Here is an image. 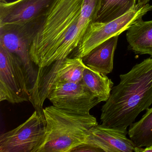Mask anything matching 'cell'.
Listing matches in <instances>:
<instances>
[{
	"instance_id": "20",
	"label": "cell",
	"mask_w": 152,
	"mask_h": 152,
	"mask_svg": "<svg viewBox=\"0 0 152 152\" xmlns=\"http://www.w3.org/2000/svg\"><path fill=\"white\" fill-rule=\"evenodd\" d=\"M0 1H1V2H7L6 0H0Z\"/></svg>"
},
{
	"instance_id": "10",
	"label": "cell",
	"mask_w": 152,
	"mask_h": 152,
	"mask_svg": "<svg viewBox=\"0 0 152 152\" xmlns=\"http://www.w3.org/2000/svg\"><path fill=\"white\" fill-rule=\"evenodd\" d=\"M55 0L0 2V25L28 23L44 17Z\"/></svg>"
},
{
	"instance_id": "1",
	"label": "cell",
	"mask_w": 152,
	"mask_h": 152,
	"mask_svg": "<svg viewBox=\"0 0 152 152\" xmlns=\"http://www.w3.org/2000/svg\"><path fill=\"white\" fill-rule=\"evenodd\" d=\"M84 0H55L44 16L30 48L39 68L68 57L78 47L91 22L81 16Z\"/></svg>"
},
{
	"instance_id": "15",
	"label": "cell",
	"mask_w": 152,
	"mask_h": 152,
	"mask_svg": "<svg viewBox=\"0 0 152 152\" xmlns=\"http://www.w3.org/2000/svg\"><path fill=\"white\" fill-rule=\"evenodd\" d=\"M137 0H99L95 22L107 23L129 12L136 6Z\"/></svg>"
},
{
	"instance_id": "12",
	"label": "cell",
	"mask_w": 152,
	"mask_h": 152,
	"mask_svg": "<svg viewBox=\"0 0 152 152\" xmlns=\"http://www.w3.org/2000/svg\"><path fill=\"white\" fill-rule=\"evenodd\" d=\"M119 35L113 36L94 48L83 58V63L90 69L107 75L113 71V58Z\"/></svg>"
},
{
	"instance_id": "14",
	"label": "cell",
	"mask_w": 152,
	"mask_h": 152,
	"mask_svg": "<svg viewBox=\"0 0 152 152\" xmlns=\"http://www.w3.org/2000/svg\"><path fill=\"white\" fill-rule=\"evenodd\" d=\"M81 83L100 102H106L108 99L113 85V83L106 75L87 66L83 70Z\"/></svg>"
},
{
	"instance_id": "17",
	"label": "cell",
	"mask_w": 152,
	"mask_h": 152,
	"mask_svg": "<svg viewBox=\"0 0 152 152\" xmlns=\"http://www.w3.org/2000/svg\"><path fill=\"white\" fill-rule=\"evenodd\" d=\"M102 152V150L99 148H97L95 147L92 146L88 144H83L75 148L72 151V152Z\"/></svg>"
},
{
	"instance_id": "4",
	"label": "cell",
	"mask_w": 152,
	"mask_h": 152,
	"mask_svg": "<svg viewBox=\"0 0 152 152\" xmlns=\"http://www.w3.org/2000/svg\"><path fill=\"white\" fill-rule=\"evenodd\" d=\"M87 66L83 59L74 57L58 60L39 68L34 84L29 90V101L35 110L43 113V105L51 91L59 83H80Z\"/></svg>"
},
{
	"instance_id": "9",
	"label": "cell",
	"mask_w": 152,
	"mask_h": 152,
	"mask_svg": "<svg viewBox=\"0 0 152 152\" xmlns=\"http://www.w3.org/2000/svg\"><path fill=\"white\" fill-rule=\"evenodd\" d=\"M48 99L56 107L81 115L90 114L91 109L101 102L81 82L59 83L51 91Z\"/></svg>"
},
{
	"instance_id": "13",
	"label": "cell",
	"mask_w": 152,
	"mask_h": 152,
	"mask_svg": "<svg viewBox=\"0 0 152 152\" xmlns=\"http://www.w3.org/2000/svg\"><path fill=\"white\" fill-rule=\"evenodd\" d=\"M129 48L136 54H148L152 57V20H141L127 30Z\"/></svg>"
},
{
	"instance_id": "3",
	"label": "cell",
	"mask_w": 152,
	"mask_h": 152,
	"mask_svg": "<svg viewBox=\"0 0 152 152\" xmlns=\"http://www.w3.org/2000/svg\"><path fill=\"white\" fill-rule=\"evenodd\" d=\"M46 134L36 152H72L86 144L91 128L97 125L90 114L81 115L54 106L43 109Z\"/></svg>"
},
{
	"instance_id": "19",
	"label": "cell",
	"mask_w": 152,
	"mask_h": 152,
	"mask_svg": "<svg viewBox=\"0 0 152 152\" xmlns=\"http://www.w3.org/2000/svg\"><path fill=\"white\" fill-rule=\"evenodd\" d=\"M150 0H137V4L140 5H145L148 4Z\"/></svg>"
},
{
	"instance_id": "2",
	"label": "cell",
	"mask_w": 152,
	"mask_h": 152,
	"mask_svg": "<svg viewBox=\"0 0 152 152\" xmlns=\"http://www.w3.org/2000/svg\"><path fill=\"white\" fill-rule=\"evenodd\" d=\"M120 83L113 87L101 108V124L127 132L136 117L152 104V58L134 66L120 75Z\"/></svg>"
},
{
	"instance_id": "7",
	"label": "cell",
	"mask_w": 152,
	"mask_h": 152,
	"mask_svg": "<svg viewBox=\"0 0 152 152\" xmlns=\"http://www.w3.org/2000/svg\"><path fill=\"white\" fill-rule=\"evenodd\" d=\"M44 18L24 23L0 25V45L22 60L28 73L30 88L34 84L38 74L31 59L30 48Z\"/></svg>"
},
{
	"instance_id": "5",
	"label": "cell",
	"mask_w": 152,
	"mask_h": 152,
	"mask_svg": "<svg viewBox=\"0 0 152 152\" xmlns=\"http://www.w3.org/2000/svg\"><path fill=\"white\" fill-rule=\"evenodd\" d=\"M29 77L22 60L0 45V101H29Z\"/></svg>"
},
{
	"instance_id": "6",
	"label": "cell",
	"mask_w": 152,
	"mask_h": 152,
	"mask_svg": "<svg viewBox=\"0 0 152 152\" xmlns=\"http://www.w3.org/2000/svg\"><path fill=\"white\" fill-rule=\"evenodd\" d=\"M152 10L149 4H137L134 8L124 15L107 23L93 22L89 26L78 47L74 56L82 58L94 48L107 40L120 35Z\"/></svg>"
},
{
	"instance_id": "11",
	"label": "cell",
	"mask_w": 152,
	"mask_h": 152,
	"mask_svg": "<svg viewBox=\"0 0 152 152\" xmlns=\"http://www.w3.org/2000/svg\"><path fill=\"white\" fill-rule=\"evenodd\" d=\"M127 132L97 124L91 128L86 144L105 152H134L135 145Z\"/></svg>"
},
{
	"instance_id": "16",
	"label": "cell",
	"mask_w": 152,
	"mask_h": 152,
	"mask_svg": "<svg viewBox=\"0 0 152 152\" xmlns=\"http://www.w3.org/2000/svg\"><path fill=\"white\" fill-rule=\"evenodd\" d=\"M128 133L135 146L152 145V107L147 110L138 121L130 125Z\"/></svg>"
},
{
	"instance_id": "18",
	"label": "cell",
	"mask_w": 152,
	"mask_h": 152,
	"mask_svg": "<svg viewBox=\"0 0 152 152\" xmlns=\"http://www.w3.org/2000/svg\"><path fill=\"white\" fill-rule=\"evenodd\" d=\"M134 152H152V145L146 147L145 148L135 146Z\"/></svg>"
},
{
	"instance_id": "8",
	"label": "cell",
	"mask_w": 152,
	"mask_h": 152,
	"mask_svg": "<svg viewBox=\"0 0 152 152\" xmlns=\"http://www.w3.org/2000/svg\"><path fill=\"white\" fill-rule=\"evenodd\" d=\"M46 134L43 113L35 110L23 123L1 135L0 152H36Z\"/></svg>"
}]
</instances>
